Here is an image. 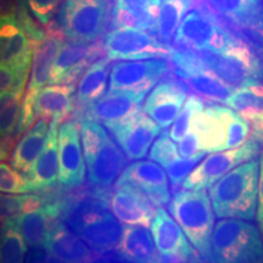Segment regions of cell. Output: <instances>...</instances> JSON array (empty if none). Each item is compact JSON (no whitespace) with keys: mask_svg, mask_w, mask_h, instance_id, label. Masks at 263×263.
<instances>
[{"mask_svg":"<svg viewBox=\"0 0 263 263\" xmlns=\"http://www.w3.org/2000/svg\"><path fill=\"white\" fill-rule=\"evenodd\" d=\"M161 0H114L111 25L155 33Z\"/></svg>","mask_w":263,"mask_h":263,"instance_id":"7402d4cb","label":"cell"},{"mask_svg":"<svg viewBox=\"0 0 263 263\" xmlns=\"http://www.w3.org/2000/svg\"><path fill=\"white\" fill-rule=\"evenodd\" d=\"M193 263H211V262H209V261H206V259H203V258H200V257H197L195 261H194Z\"/></svg>","mask_w":263,"mask_h":263,"instance_id":"816d5d0a","label":"cell"},{"mask_svg":"<svg viewBox=\"0 0 263 263\" xmlns=\"http://www.w3.org/2000/svg\"><path fill=\"white\" fill-rule=\"evenodd\" d=\"M168 209L196 251L209 261L216 224L215 211L206 190L184 189L177 192L168 203Z\"/></svg>","mask_w":263,"mask_h":263,"instance_id":"5b68a950","label":"cell"},{"mask_svg":"<svg viewBox=\"0 0 263 263\" xmlns=\"http://www.w3.org/2000/svg\"><path fill=\"white\" fill-rule=\"evenodd\" d=\"M202 157H194V159H184L180 156L178 160L174 161L167 167H164L166 170L167 176L171 182L172 188L176 190L179 188L180 184H183L184 180L186 179V177L189 176L190 172L195 168L197 162L201 160Z\"/></svg>","mask_w":263,"mask_h":263,"instance_id":"7bdbcfd3","label":"cell"},{"mask_svg":"<svg viewBox=\"0 0 263 263\" xmlns=\"http://www.w3.org/2000/svg\"><path fill=\"white\" fill-rule=\"evenodd\" d=\"M59 124L60 122L50 121L44 149L26 174L31 193L50 189L59 182Z\"/></svg>","mask_w":263,"mask_h":263,"instance_id":"ffe728a7","label":"cell"},{"mask_svg":"<svg viewBox=\"0 0 263 263\" xmlns=\"http://www.w3.org/2000/svg\"><path fill=\"white\" fill-rule=\"evenodd\" d=\"M114 188L110 196V210L118 221L126 226L150 227L155 211L149 196L129 183Z\"/></svg>","mask_w":263,"mask_h":263,"instance_id":"2e32d148","label":"cell"},{"mask_svg":"<svg viewBox=\"0 0 263 263\" xmlns=\"http://www.w3.org/2000/svg\"><path fill=\"white\" fill-rule=\"evenodd\" d=\"M18 5H16V0H2V17L16 14Z\"/></svg>","mask_w":263,"mask_h":263,"instance_id":"681fc988","label":"cell"},{"mask_svg":"<svg viewBox=\"0 0 263 263\" xmlns=\"http://www.w3.org/2000/svg\"><path fill=\"white\" fill-rule=\"evenodd\" d=\"M91 263H114V262H110V261H98V262H91Z\"/></svg>","mask_w":263,"mask_h":263,"instance_id":"f5cc1de1","label":"cell"},{"mask_svg":"<svg viewBox=\"0 0 263 263\" xmlns=\"http://www.w3.org/2000/svg\"><path fill=\"white\" fill-rule=\"evenodd\" d=\"M180 157L178 147L173 143L168 132H163L159 137L154 145L151 146L149 159L151 161H155L161 166L167 167L174 161H177Z\"/></svg>","mask_w":263,"mask_h":263,"instance_id":"ab89813d","label":"cell"},{"mask_svg":"<svg viewBox=\"0 0 263 263\" xmlns=\"http://www.w3.org/2000/svg\"><path fill=\"white\" fill-rule=\"evenodd\" d=\"M211 263H263V240L255 224L221 218L211 238Z\"/></svg>","mask_w":263,"mask_h":263,"instance_id":"277c9868","label":"cell"},{"mask_svg":"<svg viewBox=\"0 0 263 263\" xmlns=\"http://www.w3.org/2000/svg\"><path fill=\"white\" fill-rule=\"evenodd\" d=\"M197 117L199 115L194 118L192 128H190L189 133L179 141L178 151L179 155L184 159H194V157H203L205 151L202 150L201 145V137H200L199 123H197Z\"/></svg>","mask_w":263,"mask_h":263,"instance_id":"b9f144b4","label":"cell"},{"mask_svg":"<svg viewBox=\"0 0 263 263\" xmlns=\"http://www.w3.org/2000/svg\"><path fill=\"white\" fill-rule=\"evenodd\" d=\"M103 49L104 44L100 41L90 44L70 41L65 43L52 67L49 84H74L98 60Z\"/></svg>","mask_w":263,"mask_h":263,"instance_id":"7c38bea8","label":"cell"},{"mask_svg":"<svg viewBox=\"0 0 263 263\" xmlns=\"http://www.w3.org/2000/svg\"><path fill=\"white\" fill-rule=\"evenodd\" d=\"M128 160H141L159 136L161 127L145 112H139L126 122L107 128Z\"/></svg>","mask_w":263,"mask_h":263,"instance_id":"9a60e30c","label":"cell"},{"mask_svg":"<svg viewBox=\"0 0 263 263\" xmlns=\"http://www.w3.org/2000/svg\"><path fill=\"white\" fill-rule=\"evenodd\" d=\"M104 50L112 60H143L170 58L172 45L163 44L150 31L137 27H117L104 35Z\"/></svg>","mask_w":263,"mask_h":263,"instance_id":"9c48e42d","label":"cell"},{"mask_svg":"<svg viewBox=\"0 0 263 263\" xmlns=\"http://www.w3.org/2000/svg\"><path fill=\"white\" fill-rule=\"evenodd\" d=\"M31 70L15 68L9 66H2L0 68V91L5 93H21L25 94Z\"/></svg>","mask_w":263,"mask_h":263,"instance_id":"60d3db41","label":"cell"},{"mask_svg":"<svg viewBox=\"0 0 263 263\" xmlns=\"http://www.w3.org/2000/svg\"><path fill=\"white\" fill-rule=\"evenodd\" d=\"M207 5L236 32H249L263 8V0H205Z\"/></svg>","mask_w":263,"mask_h":263,"instance_id":"83f0119b","label":"cell"},{"mask_svg":"<svg viewBox=\"0 0 263 263\" xmlns=\"http://www.w3.org/2000/svg\"><path fill=\"white\" fill-rule=\"evenodd\" d=\"M186 98L185 88H183L178 81H162L151 90L143 110L159 124L161 129H167L174 123Z\"/></svg>","mask_w":263,"mask_h":263,"instance_id":"ac0fdd59","label":"cell"},{"mask_svg":"<svg viewBox=\"0 0 263 263\" xmlns=\"http://www.w3.org/2000/svg\"><path fill=\"white\" fill-rule=\"evenodd\" d=\"M76 85L50 84L44 87L35 98L38 118L62 122L76 110Z\"/></svg>","mask_w":263,"mask_h":263,"instance_id":"484cf974","label":"cell"},{"mask_svg":"<svg viewBox=\"0 0 263 263\" xmlns=\"http://www.w3.org/2000/svg\"><path fill=\"white\" fill-rule=\"evenodd\" d=\"M257 223L263 235V153L259 162V184H258V203H257Z\"/></svg>","mask_w":263,"mask_h":263,"instance_id":"7dc6e473","label":"cell"},{"mask_svg":"<svg viewBox=\"0 0 263 263\" xmlns=\"http://www.w3.org/2000/svg\"><path fill=\"white\" fill-rule=\"evenodd\" d=\"M0 189L4 194L31 193L27 176L4 161L0 164Z\"/></svg>","mask_w":263,"mask_h":263,"instance_id":"f35d334b","label":"cell"},{"mask_svg":"<svg viewBox=\"0 0 263 263\" xmlns=\"http://www.w3.org/2000/svg\"><path fill=\"white\" fill-rule=\"evenodd\" d=\"M51 197H47L37 194H4L2 195V224L9 221H15L18 216L24 213L41 209L49 202Z\"/></svg>","mask_w":263,"mask_h":263,"instance_id":"e575fe53","label":"cell"},{"mask_svg":"<svg viewBox=\"0 0 263 263\" xmlns=\"http://www.w3.org/2000/svg\"><path fill=\"white\" fill-rule=\"evenodd\" d=\"M261 153H263V137L252 132V136L242 146L210 154L186 177L183 188L186 190L211 188L217 180L240 163L255 159Z\"/></svg>","mask_w":263,"mask_h":263,"instance_id":"ba28073f","label":"cell"},{"mask_svg":"<svg viewBox=\"0 0 263 263\" xmlns=\"http://www.w3.org/2000/svg\"><path fill=\"white\" fill-rule=\"evenodd\" d=\"M205 108L202 99L197 97L196 94H192L186 98L185 104L180 110L176 121H174L172 128H171L170 136L173 141H179L189 133L192 128L193 121L197 115H200Z\"/></svg>","mask_w":263,"mask_h":263,"instance_id":"8d00e7d4","label":"cell"},{"mask_svg":"<svg viewBox=\"0 0 263 263\" xmlns=\"http://www.w3.org/2000/svg\"><path fill=\"white\" fill-rule=\"evenodd\" d=\"M62 200L51 197L41 209L24 213L15 219L28 248L45 244L49 232L59 222L58 218L62 213Z\"/></svg>","mask_w":263,"mask_h":263,"instance_id":"44dd1931","label":"cell"},{"mask_svg":"<svg viewBox=\"0 0 263 263\" xmlns=\"http://www.w3.org/2000/svg\"><path fill=\"white\" fill-rule=\"evenodd\" d=\"M199 255L190 256L184 254H161L159 252L155 263H193Z\"/></svg>","mask_w":263,"mask_h":263,"instance_id":"bcb514c9","label":"cell"},{"mask_svg":"<svg viewBox=\"0 0 263 263\" xmlns=\"http://www.w3.org/2000/svg\"><path fill=\"white\" fill-rule=\"evenodd\" d=\"M120 147L110 137L95 155L87 161L88 180L94 193L103 196H111L110 189L123 172L126 159Z\"/></svg>","mask_w":263,"mask_h":263,"instance_id":"e0dca14e","label":"cell"},{"mask_svg":"<svg viewBox=\"0 0 263 263\" xmlns=\"http://www.w3.org/2000/svg\"><path fill=\"white\" fill-rule=\"evenodd\" d=\"M116 252L124 263H155L159 255L153 233L144 226H124Z\"/></svg>","mask_w":263,"mask_h":263,"instance_id":"d4e9b609","label":"cell"},{"mask_svg":"<svg viewBox=\"0 0 263 263\" xmlns=\"http://www.w3.org/2000/svg\"><path fill=\"white\" fill-rule=\"evenodd\" d=\"M59 184L74 188L84 182L85 164L77 122L67 120L59 128Z\"/></svg>","mask_w":263,"mask_h":263,"instance_id":"4fadbf2b","label":"cell"},{"mask_svg":"<svg viewBox=\"0 0 263 263\" xmlns=\"http://www.w3.org/2000/svg\"><path fill=\"white\" fill-rule=\"evenodd\" d=\"M24 0L20 2L17 12L2 17L0 21V61L2 66L32 70L34 48L45 37L28 14Z\"/></svg>","mask_w":263,"mask_h":263,"instance_id":"8992f818","label":"cell"},{"mask_svg":"<svg viewBox=\"0 0 263 263\" xmlns=\"http://www.w3.org/2000/svg\"><path fill=\"white\" fill-rule=\"evenodd\" d=\"M151 233L161 254H184L195 256L197 252L190 246L188 238L173 217L163 207H157L151 222Z\"/></svg>","mask_w":263,"mask_h":263,"instance_id":"cb8c5ba5","label":"cell"},{"mask_svg":"<svg viewBox=\"0 0 263 263\" xmlns=\"http://www.w3.org/2000/svg\"><path fill=\"white\" fill-rule=\"evenodd\" d=\"M195 2L196 0H161L155 28V34L160 42L171 45L184 16L188 14Z\"/></svg>","mask_w":263,"mask_h":263,"instance_id":"1f68e13d","label":"cell"},{"mask_svg":"<svg viewBox=\"0 0 263 263\" xmlns=\"http://www.w3.org/2000/svg\"><path fill=\"white\" fill-rule=\"evenodd\" d=\"M27 242L15 221L2 224V263H26Z\"/></svg>","mask_w":263,"mask_h":263,"instance_id":"d590c367","label":"cell"},{"mask_svg":"<svg viewBox=\"0 0 263 263\" xmlns=\"http://www.w3.org/2000/svg\"><path fill=\"white\" fill-rule=\"evenodd\" d=\"M230 108L221 105H209L197 117L202 150L205 153H218L226 150L228 138Z\"/></svg>","mask_w":263,"mask_h":263,"instance_id":"4316f807","label":"cell"},{"mask_svg":"<svg viewBox=\"0 0 263 263\" xmlns=\"http://www.w3.org/2000/svg\"><path fill=\"white\" fill-rule=\"evenodd\" d=\"M126 183L133 184L143 190L154 206L163 207L171 201L168 176L155 161L138 160L137 162L128 164L114 186Z\"/></svg>","mask_w":263,"mask_h":263,"instance_id":"5bb4252c","label":"cell"},{"mask_svg":"<svg viewBox=\"0 0 263 263\" xmlns=\"http://www.w3.org/2000/svg\"><path fill=\"white\" fill-rule=\"evenodd\" d=\"M25 94L5 93L0 100V122H2V150L11 153L15 149V132L21 115L22 100Z\"/></svg>","mask_w":263,"mask_h":263,"instance_id":"836d02e7","label":"cell"},{"mask_svg":"<svg viewBox=\"0 0 263 263\" xmlns=\"http://www.w3.org/2000/svg\"><path fill=\"white\" fill-rule=\"evenodd\" d=\"M250 122H251L252 129H254L255 133L263 137V112L255 115L254 117L250 118Z\"/></svg>","mask_w":263,"mask_h":263,"instance_id":"f907efd6","label":"cell"},{"mask_svg":"<svg viewBox=\"0 0 263 263\" xmlns=\"http://www.w3.org/2000/svg\"><path fill=\"white\" fill-rule=\"evenodd\" d=\"M189 89L202 100L226 104L235 89L209 70L205 65L195 70L177 74Z\"/></svg>","mask_w":263,"mask_h":263,"instance_id":"4dcf8cb0","label":"cell"},{"mask_svg":"<svg viewBox=\"0 0 263 263\" xmlns=\"http://www.w3.org/2000/svg\"><path fill=\"white\" fill-rule=\"evenodd\" d=\"M78 121H80L81 127V140L82 146H83L84 160L87 162L103 146V144L107 140L108 134L97 121L89 120V118H82Z\"/></svg>","mask_w":263,"mask_h":263,"instance_id":"74e56055","label":"cell"},{"mask_svg":"<svg viewBox=\"0 0 263 263\" xmlns=\"http://www.w3.org/2000/svg\"><path fill=\"white\" fill-rule=\"evenodd\" d=\"M65 34L59 27H50L45 37L34 48L31 77L25 94L37 97L44 85L49 83L52 67L57 61L59 52L64 45Z\"/></svg>","mask_w":263,"mask_h":263,"instance_id":"d6986e66","label":"cell"},{"mask_svg":"<svg viewBox=\"0 0 263 263\" xmlns=\"http://www.w3.org/2000/svg\"><path fill=\"white\" fill-rule=\"evenodd\" d=\"M226 105L246 121L263 112V82L251 80L233 91Z\"/></svg>","mask_w":263,"mask_h":263,"instance_id":"d6a6232c","label":"cell"},{"mask_svg":"<svg viewBox=\"0 0 263 263\" xmlns=\"http://www.w3.org/2000/svg\"><path fill=\"white\" fill-rule=\"evenodd\" d=\"M110 61L111 60L108 58H99L82 76L78 82L77 93H76L77 117L88 106L104 97L111 68Z\"/></svg>","mask_w":263,"mask_h":263,"instance_id":"f546056e","label":"cell"},{"mask_svg":"<svg viewBox=\"0 0 263 263\" xmlns=\"http://www.w3.org/2000/svg\"><path fill=\"white\" fill-rule=\"evenodd\" d=\"M110 199L91 192L68 202L64 201L62 216L68 228L77 234L97 254L116 250L122 227L111 210Z\"/></svg>","mask_w":263,"mask_h":263,"instance_id":"6da1fadb","label":"cell"},{"mask_svg":"<svg viewBox=\"0 0 263 263\" xmlns=\"http://www.w3.org/2000/svg\"><path fill=\"white\" fill-rule=\"evenodd\" d=\"M239 39L240 32L230 29L205 0H196L184 16L173 44L196 52H221L233 47Z\"/></svg>","mask_w":263,"mask_h":263,"instance_id":"3957f363","label":"cell"},{"mask_svg":"<svg viewBox=\"0 0 263 263\" xmlns=\"http://www.w3.org/2000/svg\"><path fill=\"white\" fill-rule=\"evenodd\" d=\"M168 62L163 59L117 62L111 67L108 90L147 93L168 72Z\"/></svg>","mask_w":263,"mask_h":263,"instance_id":"8fae6325","label":"cell"},{"mask_svg":"<svg viewBox=\"0 0 263 263\" xmlns=\"http://www.w3.org/2000/svg\"><path fill=\"white\" fill-rule=\"evenodd\" d=\"M49 126H50L49 120L39 117L34 126L26 132L21 140L16 144L10 156V164L15 170L25 174L28 173L33 163L41 155L42 150L44 149L47 141L45 136H48Z\"/></svg>","mask_w":263,"mask_h":263,"instance_id":"f1b7e54d","label":"cell"},{"mask_svg":"<svg viewBox=\"0 0 263 263\" xmlns=\"http://www.w3.org/2000/svg\"><path fill=\"white\" fill-rule=\"evenodd\" d=\"M61 2L62 0H24L29 14L42 26H48L50 24L52 16Z\"/></svg>","mask_w":263,"mask_h":263,"instance_id":"ee69618b","label":"cell"},{"mask_svg":"<svg viewBox=\"0 0 263 263\" xmlns=\"http://www.w3.org/2000/svg\"><path fill=\"white\" fill-rule=\"evenodd\" d=\"M111 0H64L58 25L67 41L90 44L100 39L112 17Z\"/></svg>","mask_w":263,"mask_h":263,"instance_id":"52a82bcc","label":"cell"},{"mask_svg":"<svg viewBox=\"0 0 263 263\" xmlns=\"http://www.w3.org/2000/svg\"><path fill=\"white\" fill-rule=\"evenodd\" d=\"M259 166L246 161L217 180L210 188L213 211L218 218L251 221L257 213Z\"/></svg>","mask_w":263,"mask_h":263,"instance_id":"7a4b0ae2","label":"cell"},{"mask_svg":"<svg viewBox=\"0 0 263 263\" xmlns=\"http://www.w3.org/2000/svg\"><path fill=\"white\" fill-rule=\"evenodd\" d=\"M26 263H64L61 259L55 257L54 255L49 251L47 245L35 246V248H29V251L26 256Z\"/></svg>","mask_w":263,"mask_h":263,"instance_id":"f6af8a7d","label":"cell"},{"mask_svg":"<svg viewBox=\"0 0 263 263\" xmlns=\"http://www.w3.org/2000/svg\"><path fill=\"white\" fill-rule=\"evenodd\" d=\"M147 93L137 90H108L77 117L89 118L106 128L123 123L141 112V103Z\"/></svg>","mask_w":263,"mask_h":263,"instance_id":"30bf717a","label":"cell"},{"mask_svg":"<svg viewBox=\"0 0 263 263\" xmlns=\"http://www.w3.org/2000/svg\"><path fill=\"white\" fill-rule=\"evenodd\" d=\"M242 33H245L246 35L256 39V41H258L261 44H263V8L261 9V11H259V14L257 16V18H256L255 25L251 31L242 32Z\"/></svg>","mask_w":263,"mask_h":263,"instance_id":"c3c4849f","label":"cell"},{"mask_svg":"<svg viewBox=\"0 0 263 263\" xmlns=\"http://www.w3.org/2000/svg\"><path fill=\"white\" fill-rule=\"evenodd\" d=\"M45 245L64 263H91L93 250L64 223L58 222L49 232Z\"/></svg>","mask_w":263,"mask_h":263,"instance_id":"603a6c76","label":"cell"}]
</instances>
